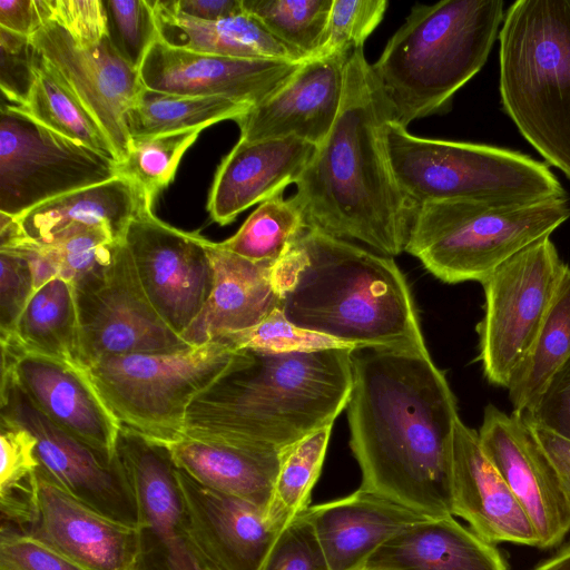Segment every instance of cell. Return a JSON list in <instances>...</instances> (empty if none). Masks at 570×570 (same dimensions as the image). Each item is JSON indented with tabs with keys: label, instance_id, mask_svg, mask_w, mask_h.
Instances as JSON below:
<instances>
[{
	"label": "cell",
	"instance_id": "cell-15",
	"mask_svg": "<svg viewBox=\"0 0 570 570\" xmlns=\"http://www.w3.org/2000/svg\"><path fill=\"white\" fill-rule=\"evenodd\" d=\"M30 40L102 129L121 163L131 144L126 115L142 88L138 70L119 56L107 36L96 46L81 47L63 28L48 21Z\"/></svg>",
	"mask_w": 570,
	"mask_h": 570
},
{
	"label": "cell",
	"instance_id": "cell-11",
	"mask_svg": "<svg viewBox=\"0 0 570 570\" xmlns=\"http://www.w3.org/2000/svg\"><path fill=\"white\" fill-rule=\"evenodd\" d=\"M118 175L115 158L73 142L2 102L0 213L16 218L52 198Z\"/></svg>",
	"mask_w": 570,
	"mask_h": 570
},
{
	"label": "cell",
	"instance_id": "cell-13",
	"mask_svg": "<svg viewBox=\"0 0 570 570\" xmlns=\"http://www.w3.org/2000/svg\"><path fill=\"white\" fill-rule=\"evenodd\" d=\"M0 415L36 438L40 466L59 487L99 513L139 528L136 502L117 454L109 459L50 421L10 370H1Z\"/></svg>",
	"mask_w": 570,
	"mask_h": 570
},
{
	"label": "cell",
	"instance_id": "cell-45",
	"mask_svg": "<svg viewBox=\"0 0 570 570\" xmlns=\"http://www.w3.org/2000/svg\"><path fill=\"white\" fill-rule=\"evenodd\" d=\"M259 570H330L304 515L299 514L279 532Z\"/></svg>",
	"mask_w": 570,
	"mask_h": 570
},
{
	"label": "cell",
	"instance_id": "cell-6",
	"mask_svg": "<svg viewBox=\"0 0 570 570\" xmlns=\"http://www.w3.org/2000/svg\"><path fill=\"white\" fill-rule=\"evenodd\" d=\"M499 42L504 111L570 180V0L513 2Z\"/></svg>",
	"mask_w": 570,
	"mask_h": 570
},
{
	"label": "cell",
	"instance_id": "cell-51",
	"mask_svg": "<svg viewBox=\"0 0 570 570\" xmlns=\"http://www.w3.org/2000/svg\"><path fill=\"white\" fill-rule=\"evenodd\" d=\"M48 22L43 0H0V28L32 37Z\"/></svg>",
	"mask_w": 570,
	"mask_h": 570
},
{
	"label": "cell",
	"instance_id": "cell-44",
	"mask_svg": "<svg viewBox=\"0 0 570 570\" xmlns=\"http://www.w3.org/2000/svg\"><path fill=\"white\" fill-rule=\"evenodd\" d=\"M41 57L29 37L0 28V88L8 105L21 107L35 83Z\"/></svg>",
	"mask_w": 570,
	"mask_h": 570
},
{
	"label": "cell",
	"instance_id": "cell-19",
	"mask_svg": "<svg viewBox=\"0 0 570 570\" xmlns=\"http://www.w3.org/2000/svg\"><path fill=\"white\" fill-rule=\"evenodd\" d=\"M177 473L185 508L183 538L198 561L207 570H259L281 532L265 512L202 485L179 468Z\"/></svg>",
	"mask_w": 570,
	"mask_h": 570
},
{
	"label": "cell",
	"instance_id": "cell-32",
	"mask_svg": "<svg viewBox=\"0 0 570 570\" xmlns=\"http://www.w3.org/2000/svg\"><path fill=\"white\" fill-rule=\"evenodd\" d=\"M569 357L570 267L567 265L535 340L505 387L512 412L525 414Z\"/></svg>",
	"mask_w": 570,
	"mask_h": 570
},
{
	"label": "cell",
	"instance_id": "cell-36",
	"mask_svg": "<svg viewBox=\"0 0 570 570\" xmlns=\"http://www.w3.org/2000/svg\"><path fill=\"white\" fill-rule=\"evenodd\" d=\"M307 227L296 203L283 194L262 202L235 235L218 245L256 263H277Z\"/></svg>",
	"mask_w": 570,
	"mask_h": 570
},
{
	"label": "cell",
	"instance_id": "cell-37",
	"mask_svg": "<svg viewBox=\"0 0 570 570\" xmlns=\"http://www.w3.org/2000/svg\"><path fill=\"white\" fill-rule=\"evenodd\" d=\"M333 0H242L243 9L303 60L323 45Z\"/></svg>",
	"mask_w": 570,
	"mask_h": 570
},
{
	"label": "cell",
	"instance_id": "cell-33",
	"mask_svg": "<svg viewBox=\"0 0 570 570\" xmlns=\"http://www.w3.org/2000/svg\"><path fill=\"white\" fill-rule=\"evenodd\" d=\"M250 107L225 98L170 95L141 88L126 115L130 139L194 128L233 119Z\"/></svg>",
	"mask_w": 570,
	"mask_h": 570
},
{
	"label": "cell",
	"instance_id": "cell-41",
	"mask_svg": "<svg viewBox=\"0 0 570 570\" xmlns=\"http://www.w3.org/2000/svg\"><path fill=\"white\" fill-rule=\"evenodd\" d=\"M119 242L106 227L96 226L67 230L45 245L58 264L59 277L75 285L106 265Z\"/></svg>",
	"mask_w": 570,
	"mask_h": 570
},
{
	"label": "cell",
	"instance_id": "cell-52",
	"mask_svg": "<svg viewBox=\"0 0 570 570\" xmlns=\"http://www.w3.org/2000/svg\"><path fill=\"white\" fill-rule=\"evenodd\" d=\"M179 14L203 21H217L244 12L242 0H168Z\"/></svg>",
	"mask_w": 570,
	"mask_h": 570
},
{
	"label": "cell",
	"instance_id": "cell-25",
	"mask_svg": "<svg viewBox=\"0 0 570 570\" xmlns=\"http://www.w3.org/2000/svg\"><path fill=\"white\" fill-rule=\"evenodd\" d=\"M206 248L214 283L203 309L180 335L190 346L255 327L279 308L274 263L248 261L208 239Z\"/></svg>",
	"mask_w": 570,
	"mask_h": 570
},
{
	"label": "cell",
	"instance_id": "cell-47",
	"mask_svg": "<svg viewBox=\"0 0 570 570\" xmlns=\"http://www.w3.org/2000/svg\"><path fill=\"white\" fill-rule=\"evenodd\" d=\"M0 336L9 335L35 293L27 258L13 248H0Z\"/></svg>",
	"mask_w": 570,
	"mask_h": 570
},
{
	"label": "cell",
	"instance_id": "cell-24",
	"mask_svg": "<svg viewBox=\"0 0 570 570\" xmlns=\"http://www.w3.org/2000/svg\"><path fill=\"white\" fill-rule=\"evenodd\" d=\"M301 514L311 523L330 570H362L386 541L431 518L362 488Z\"/></svg>",
	"mask_w": 570,
	"mask_h": 570
},
{
	"label": "cell",
	"instance_id": "cell-5",
	"mask_svg": "<svg viewBox=\"0 0 570 570\" xmlns=\"http://www.w3.org/2000/svg\"><path fill=\"white\" fill-rule=\"evenodd\" d=\"M502 0L416 4L371 65L391 120L443 114L484 66L504 18Z\"/></svg>",
	"mask_w": 570,
	"mask_h": 570
},
{
	"label": "cell",
	"instance_id": "cell-9",
	"mask_svg": "<svg viewBox=\"0 0 570 570\" xmlns=\"http://www.w3.org/2000/svg\"><path fill=\"white\" fill-rule=\"evenodd\" d=\"M233 351L209 342L177 352L108 356L86 370L120 425L169 445L184 438L188 406Z\"/></svg>",
	"mask_w": 570,
	"mask_h": 570
},
{
	"label": "cell",
	"instance_id": "cell-26",
	"mask_svg": "<svg viewBox=\"0 0 570 570\" xmlns=\"http://www.w3.org/2000/svg\"><path fill=\"white\" fill-rule=\"evenodd\" d=\"M145 208L153 205L140 188L118 175L52 198L16 217L18 237L12 243L27 239L45 245L67 230L96 226L106 227L116 240H122L131 220Z\"/></svg>",
	"mask_w": 570,
	"mask_h": 570
},
{
	"label": "cell",
	"instance_id": "cell-17",
	"mask_svg": "<svg viewBox=\"0 0 570 570\" xmlns=\"http://www.w3.org/2000/svg\"><path fill=\"white\" fill-rule=\"evenodd\" d=\"M302 62L194 52L174 48L157 37L138 73L141 86L149 90L225 98L252 108L283 86Z\"/></svg>",
	"mask_w": 570,
	"mask_h": 570
},
{
	"label": "cell",
	"instance_id": "cell-14",
	"mask_svg": "<svg viewBox=\"0 0 570 570\" xmlns=\"http://www.w3.org/2000/svg\"><path fill=\"white\" fill-rule=\"evenodd\" d=\"M122 240L150 303L181 335L212 292L207 239L173 227L157 218L153 208H145L131 220Z\"/></svg>",
	"mask_w": 570,
	"mask_h": 570
},
{
	"label": "cell",
	"instance_id": "cell-42",
	"mask_svg": "<svg viewBox=\"0 0 570 570\" xmlns=\"http://www.w3.org/2000/svg\"><path fill=\"white\" fill-rule=\"evenodd\" d=\"M385 0H333L323 45L317 56H346L363 48L382 21Z\"/></svg>",
	"mask_w": 570,
	"mask_h": 570
},
{
	"label": "cell",
	"instance_id": "cell-27",
	"mask_svg": "<svg viewBox=\"0 0 570 570\" xmlns=\"http://www.w3.org/2000/svg\"><path fill=\"white\" fill-rule=\"evenodd\" d=\"M453 517L430 518L402 530L381 546L363 569L508 570L494 544Z\"/></svg>",
	"mask_w": 570,
	"mask_h": 570
},
{
	"label": "cell",
	"instance_id": "cell-46",
	"mask_svg": "<svg viewBox=\"0 0 570 570\" xmlns=\"http://www.w3.org/2000/svg\"><path fill=\"white\" fill-rule=\"evenodd\" d=\"M0 570H88L32 535L9 525L0 530Z\"/></svg>",
	"mask_w": 570,
	"mask_h": 570
},
{
	"label": "cell",
	"instance_id": "cell-40",
	"mask_svg": "<svg viewBox=\"0 0 570 570\" xmlns=\"http://www.w3.org/2000/svg\"><path fill=\"white\" fill-rule=\"evenodd\" d=\"M107 37L119 56L139 69L158 32L150 0L104 1Z\"/></svg>",
	"mask_w": 570,
	"mask_h": 570
},
{
	"label": "cell",
	"instance_id": "cell-43",
	"mask_svg": "<svg viewBox=\"0 0 570 570\" xmlns=\"http://www.w3.org/2000/svg\"><path fill=\"white\" fill-rule=\"evenodd\" d=\"M232 350L252 347L268 351H297L326 347H346L335 341L303 331L291 324L279 308L249 330L229 334L215 341Z\"/></svg>",
	"mask_w": 570,
	"mask_h": 570
},
{
	"label": "cell",
	"instance_id": "cell-4",
	"mask_svg": "<svg viewBox=\"0 0 570 570\" xmlns=\"http://www.w3.org/2000/svg\"><path fill=\"white\" fill-rule=\"evenodd\" d=\"M279 311L294 326L355 348L428 351L393 257L307 226L273 265Z\"/></svg>",
	"mask_w": 570,
	"mask_h": 570
},
{
	"label": "cell",
	"instance_id": "cell-28",
	"mask_svg": "<svg viewBox=\"0 0 570 570\" xmlns=\"http://www.w3.org/2000/svg\"><path fill=\"white\" fill-rule=\"evenodd\" d=\"M169 448L176 465L198 483L250 502L266 514L286 451L189 438Z\"/></svg>",
	"mask_w": 570,
	"mask_h": 570
},
{
	"label": "cell",
	"instance_id": "cell-53",
	"mask_svg": "<svg viewBox=\"0 0 570 570\" xmlns=\"http://www.w3.org/2000/svg\"><path fill=\"white\" fill-rule=\"evenodd\" d=\"M531 425L541 446L557 471L570 505V440L543 428Z\"/></svg>",
	"mask_w": 570,
	"mask_h": 570
},
{
	"label": "cell",
	"instance_id": "cell-12",
	"mask_svg": "<svg viewBox=\"0 0 570 570\" xmlns=\"http://www.w3.org/2000/svg\"><path fill=\"white\" fill-rule=\"evenodd\" d=\"M85 368L108 356L191 347L150 303L124 240L110 261L73 285Z\"/></svg>",
	"mask_w": 570,
	"mask_h": 570
},
{
	"label": "cell",
	"instance_id": "cell-49",
	"mask_svg": "<svg viewBox=\"0 0 570 570\" xmlns=\"http://www.w3.org/2000/svg\"><path fill=\"white\" fill-rule=\"evenodd\" d=\"M523 415L531 424L570 440V357L556 371L533 406Z\"/></svg>",
	"mask_w": 570,
	"mask_h": 570
},
{
	"label": "cell",
	"instance_id": "cell-23",
	"mask_svg": "<svg viewBox=\"0 0 570 570\" xmlns=\"http://www.w3.org/2000/svg\"><path fill=\"white\" fill-rule=\"evenodd\" d=\"M316 146L297 137L239 139L217 168L207 203L214 222L224 226L255 204L296 184Z\"/></svg>",
	"mask_w": 570,
	"mask_h": 570
},
{
	"label": "cell",
	"instance_id": "cell-55",
	"mask_svg": "<svg viewBox=\"0 0 570 570\" xmlns=\"http://www.w3.org/2000/svg\"><path fill=\"white\" fill-rule=\"evenodd\" d=\"M364 570V569H363Z\"/></svg>",
	"mask_w": 570,
	"mask_h": 570
},
{
	"label": "cell",
	"instance_id": "cell-1",
	"mask_svg": "<svg viewBox=\"0 0 570 570\" xmlns=\"http://www.w3.org/2000/svg\"><path fill=\"white\" fill-rule=\"evenodd\" d=\"M347 403L360 488L431 518L452 515L455 396L429 351L355 348Z\"/></svg>",
	"mask_w": 570,
	"mask_h": 570
},
{
	"label": "cell",
	"instance_id": "cell-39",
	"mask_svg": "<svg viewBox=\"0 0 570 570\" xmlns=\"http://www.w3.org/2000/svg\"><path fill=\"white\" fill-rule=\"evenodd\" d=\"M0 503L26 505L36 497V472L40 465L36 438L14 421L0 415Z\"/></svg>",
	"mask_w": 570,
	"mask_h": 570
},
{
	"label": "cell",
	"instance_id": "cell-48",
	"mask_svg": "<svg viewBox=\"0 0 570 570\" xmlns=\"http://www.w3.org/2000/svg\"><path fill=\"white\" fill-rule=\"evenodd\" d=\"M49 21L63 28L76 43L90 47L107 36L102 0H45Z\"/></svg>",
	"mask_w": 570,
	"mask_h": 570
},
{
	"label": "cell",
	"instance_id": "cell-8",
	"mask_svg": "<svg viewBox=\"0 0 570 570\" xmlns=\"http://www.w3.org/2000/svg\"><path fill=\"white\" fill-rule=\"evenodd\" d=\"M384 144L413 208L428 202H537L567 196L548 165L507 148L414 136L390 120Z\"/></svg>",
	"mask_w": 570,
	"mask_h": 570
},
{
	"label": "cell",
	"instance_id": "cell-21",
	"mask_svg": "<svg viewBox=\"0 0 570 570\" xmlns=\"http://www.w3.org/2000/svg\"><path fill=\"white\" fill-rule=\"evenodd\" d=\"M347 58L333 55L304 60L283 86L235 120L239 139L294 136L321 145L341 109Z\"/></svg>",
	"mask_w": 570,
	"mask_h": 570
},
{
	"label": "cell",
	"instance_id": "cell-54",
	"mask_svg": "<svg viewBox=\"0 0 570 570\" xmlns=\"http://www.w3.org/2000/svg\"><path fill=\"white\" fill-rule=\"evenodd\" d=\"M531 570H570V544L562 547L554 556Z\"/></svg>",
	"mask_w": 570,
	"mask_h": 570
},
{
	"label": "cell",
	"instance_id": "cell-29",
	"mask_svg": "<svg viewBox=\"0 0 570 570\" xmlns=\"http://www.w3.org/2000/svg\"><path fill=\"white\" fill-rule=\"evenodd\" d=\"M116 454L136 502L139 529L163 538L183 537L184 500L169 445L120 425Z\"/></svg>",
	"mask_w": 570,
	"mask_h": 570
},
{
	"label": "cell",
	"instance_id": "cell-31",
	"mask_svg": "<svg viewBox=\"0 0 570 570\" xmlns=\"http://www.w3.org/2000/svg\"><path fill=\"white\" fill-rule=\"evenodd\" d=\"M1 341L83 367L73 285L56 277L37 289L13 331Z\"/></svg>",
	"mask_w": 570,
	"mask_h": 570
},
{
	"label": "cell",
	"instance_id": "cell-30",
	"mask_svg": "<svg viewBox=\"0 0 570 570\" xmlns=\"http://www.w3.org/2000/svg\"><path fill=\"white\" fill-rule=\"evenodd\" d=\"M150 4L158 38L174 48L229 58L304 61L245 11L203 21L179 14L168 0H150Z\"/></svg>",
	"mask_w": 570,
	"mask_h": 570
},
{
	"label": "cell",
	"instance_id": "cell-50",
	"mask_svg": "<svg viewBox=\"0 0 570 570\" xmlns=\"http://www.w3.org/2000/svg\"><path fill=\"white\" fill-rule=\"evenodd\" d=\"M141 531V547L134 570H207L183 537L163 538Z\"/></svg>",
	"mask_w": 570,
	"mask_h": 570
},
{
	"label": "cell",
	"instance_id": "cell-20",
	"mask_svg": "<svg viewBox=\"0 0 570 570\" xmlns=\"http://www.w3.org/2000/svg\"><path fill=\"white\" fill-rule=\"evenodd\" d=\"M88 570H134L141 531L112 520L70 495L39 465L36 512L26 531Z\"/></svg>",
	"mask_w": 570,
	"mask_h": 570
},
{
	"label": "cell",
	"instance_id": "cell-7",
	"mask_svg": "<svg viewBox=\"0 0 570 570\" xmlns=\"http://www.w3.org/2000/svg\"><path fill=\"white\" fill-rule=\"evenodd\" d=\"M569 218L567 196L522 203L428 202L414 208L404 252L444 283H481Z\"/></svg>",
	"mask_w": 570,
	"mask_h": 570
},
{
	"label": "cell",
	"instance_id": "cell-2",
	"mask_svg": "<svg viewBox=\"0 0 570 570\" xmlns=\"http://www.w3.org/2000/svg\"><path fill=\"white\" fill-rule=\"evenodd\" d=\"M390 110L363 48L346 61L337 118L296 181L292 199L306 224L394 257L405 249L414 208L384 144Z\"/></svg>",
	"mask_w": 570,
	"mask_h": 570
},
{
	"label": "cell",
	"instance_id": "cell-16",
	"mask_svg": "<svg viewBox=\"0 0 570 570\" xmlns=\"http://www.w3.org/2000/svg\"><path fill=\"white\" fill-rule=\"evenodd\" d=\"M478 434L483 452L531 521L538 548L560 544L570 531V505L530 422L489 404Z\"/></svg>",
	"mask_w": 570,
	"mask_h": 570
},
{
	"label": "cell",
	"instance_id": "cell-18",
	"mask_svg": "<svg viewBox=\"0 0 570 570\" xmlns=\"http://www.w3.org/2000/svg\"><path fill=\"white\" fill-rule=\"evenodd\" d=\"M1 370L11 371L29 400L50 421L115 459L120 424L86 368L24 352L9 341H1Z\"/></svg>",
	"mask_w": 570,
	"mask_h": 570
},
{
	"label": "cell",
	"instance_id": "cell-3",
	"mask_svg": "<svg viewBox=\"0 0 570 570\" xmlns=\"http://www.w3.org/2000/svg\"><path fill=\"white\" fill-rule=\"evenodd\" d=\"M352 352L234 350L188 406L184 438L287 451L347 406Z\"/></svg>",
	"mask_w": 570,
	"mask_h": 570
},
{
	"label": "cell",
	"instance_id": "cell-38",
	"mask_svg": "<svg viewBox=\"0 0 570 570\" xmlns=\"http://www.w3.org/2000/svg\"><path fill=\"white\" fill-rule=\"evenodd\" d=\"M203 128L131 139L126 158L118 164L119 175L131 179L149 204L174 179L181 157Z\"/></svg>",
	"mask_w": 570,
	"mask_h": 570
},
{
	"label": "cell",
	"instance_id": "cell-35",
	"mask_svg": "<svg viewBox=\"0 0 570 570\" xmlns=\"http://www.w3.org/2000/svg\"><path fill=\"white\" fill-rule=\"evenodd\" d=\"M332 428L333 424L311 433L284 453L265 514L274 529L282 531L309 507Z\"/></svg>",
	"mask_w": 570,
	"mask_h": 570
},
{
	"label": "cell",
	"instance_id": "cell-22",
	"mask_svg": "<svg viewBox=\"0 0 570 570\" xmlns=\"http://www.w3.org/2000/svg\"><path fill=\"white\" fill-rule=\"evenodd\" d=\"M452 515L494 544L538 547L535 530L511 489L482 450L479 434L460 419L452 443Z\"/></svg>",
	"mask_w": 570,
	"mask_h": 570
},
{
	"label": "cell",
	"instance_id": "cell-34",
	"mask_svg": "<svg viewBox=\"0 0 570 570\" xmlns=\"http://www.w3.org/2000/svg\"><path fill=\"white\" fill-rule=\"evenodd\" d=\"M14 108L45 128L117 160L102 129L42 58L26 102Z\"/></svg>",
	"mask_w": 570,
	"mask_h": 570
},
{
	"label": "cell",
	"instance_id": "cell-10",
	"mask_svg": "<svg viewBox=\"0 0 570 570\" xmlns=\"http://www.w3.org/2000/svg\"><path fill=\"white\" fill-rule=\"evenodd\" d=\"M567 265L550 236L538 239L482 282L484 314L476 326L487 380L507 387L533 344Z\"/></svg>",
	"mask_w": 570,
	"mask_h": 570
}]
</instances>
